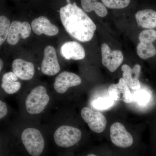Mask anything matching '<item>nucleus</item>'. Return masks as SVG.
Returning a JSON list of instances; mask_svg holds the SVG:
<instances>
[{
  "label": "nucleus",
  "instance_id": "f257e3e1",
  "mask_svg": "<svg viewBox=\"0 0 156 156\" xmlns=\"http://www.w3.org/2000/svg\"><path fill=\"white\" fill-rule=\"evenodd\" d=\"M59 15L65 29L71 36L82 42L92 40L96 30V25L75 3H69L62 7Z\"/></svg>",
  "mask_w": 156,
  "mask_h": 156
},
{
  "label": "nucleus",
  "instance_id": "f03ea898",
  "mask_svg": "<svg viewBox=\"0 0 156 156\" xmlns=\"http://www.w3.org/2000/svg\"><path fill=\"white\" fill-rule=\"evenodd\" d=\"M50 99L46 87L41 85L37 86L24 98V110L30 115L41 114L50 104Z\"/></svg>",
  "mask_w": 156,
  "mask_h": 156
},
{
  "label": "nucleus",
  "instance_id": "7ed1b4c3",
  "mask_svg": "<svg viewBox=\"0 0 156 156\" xmlns=\"http://www.w3.org/2000/svg\"><path fill=\"white\" fill-rule=\"evenodd\" d=\"M23 144L32 156H40L45 147L44 138L41 131L34 127L26 128L21 133Z\"/></svg>",
  "mask_w": 156,
  "mask_h": 156
},
{
  "label": "nucleus",
  "instance_id": "20e7f679",
  "mask_svg": "<svg viewBox=\"0 0 156 156\" xmlns=\"http://www.w3.org/2000/svg\"><path fill=\"white\" fill-rule=\"evenodd\" d=\"M82 137V132L79 128L68 125L59 126L53 134L54 142L62 148L74 146L80 142Z\"/></svg>",
  "mask_w": 156,
  "mask_h": 156
},
{
  "label": "nucleus",
  "instance_id": "39448f33",
  "mask_svg": "<svg viewBox=\"0 0 156 156\" xmlns=\"http://www.w3.org/2000/svg\"><path fill=\"white\" fill-rule=\"evenodd\" d=\"M111 141L116 147L122 149H128L134 145L133 136L120 122L113 124L110 128Z\"/></svg>",
  "mask_w": 156,
  "mask_h": 156
},
{
  "label": "nucleus",
  "instance_id": "423d86ee",
  "mask_svg": "<svg viewBox=\"0 0 156 156\" xmlns=\"http://www.w3.org/2000/svg\"><path fill=\"white\" fill-rule=\"evenodd\" d=\"M81 115L90 129L95 133H101L106 128V118L99 112L94 111L90 108L85 107L81 110Z\"/></svg>",
  "mask_w": 156,
  "mask_h": 156
},
{
  "label": "nucleus",
  "instance_id": "0eeeda50",
  "mask_svg": "<svg viewBox=\"0 0 156 156\" xmlns=\"http://www.w3.org/2000/svg\"><path fill=\"white\" fill-rule=\"evenodd\" d=\"M101 51L102 64L111 72H115L122 63V53L119 50H112L106 44L101 45Z\"/></svg>",
  "mask_w": 156,
  "mask_h": 156
},
{
  "label": "nucleus",
  "instance_id": "6e6552de",
  "mask_svg": "<svg viewBox=\"0 0 156 156\" xmlns=\"http://www.w3.org/2000/svg\"><path fill=\"white\" fill-rule=\"evenodd\" d=\"M82 83L81 78L74 73L62 72L55 78L53 87L58 94L66 93L71 87L79 86Z\"/></svg>",
  "mask_w": 156,
  "mask_h": 156
},
{
  "label": "nucleus",
  "instance_id": "1a4fd4ad",
  "mask_svg": "<svg viewBox=\"0 0 156 156\" xmlns=\"http://www.w3.org/2000/svg\"><path fill=\"white\" fill-rule=\"evenodd\" d=\"M44 58L41 66L42 73L46 75H56L60 70L57 54L53 46H47L44 50Z\"/></svg>",
  "mask_w": 156,
  "mask_h": 156
},
{
  "label": "nucleus",
  "instance_id": "9d476101",
  "mask_svg": "<svg viewBox=\"0 0 156 156\" xmlns=\"http://www.w3.org/2000/svg\"><path fill=\"white\" fill-rule=\"evenodd\" d=\"M31 29L30 24L27 21H13L11 23L7 42L11 45L17 44L20 38L25 39L30 37Z\"/></svg>",
  "mask_w": 156,
  "mask_h": 156
},
{
  "label": "nucleus",
  "instance_id": "9b49d317",
  "mask_svg": "<svg viewBox=\"0 0 156 156\" xmlns=\"http://www.w3.org/2000/svg\"><path fill=\"white\" fill-rule=\"evenodd\" d=\"M110 97L114 101H122L126 103H131L133 101V96L130 88L123 78L119 80L117 84H112L108 87Z\"/></svg>",
  "mask_w": 156,
  "mask_h": 156
},
{
  "label": "nucleus",
  "instance_id": "f8f14e48",
  "mask_svg": "<svg viewBox=\"0 0 156 156\" xmlns=\"http://www.w3.org/2000/svg\"><path fill=\"white\" fill-rule=\"evenodd\" d=\"M31 27L34 32L37 35L44 34L47 36L52 37L58 33V27L52 24L45 16H41L33 20Z\"/></svg>",
  "mask_w": 156,
  "mask_h": 156
},
{
  "label": "nucleus",
  "instance_id": "ddd939ff",
  "mask_svg": "<svg viewBox=\"0 0 156 156\" xmlns=\"http://www.w3.org/2000/svg\"><path fill=\"white\" fill-rule=\"evenodd\" d=\"M12 68L13 72L22 80H30L34 75L35 68L33 63L21 58L14 60Z\"/></svg>",
  "mask_w": 156,
  "mask_h": 156
},
{
  "label": "nucleus",
  "instance_id": "4468645a",
  "mask_svg": "<svg viewBox=\"0 0 156 156\" xmlns=\"http://www.w3.org/2000/svg\"><path fill=\"white\" fill-rule=\"evenodd\" d=\"M60 54L68 60H82L86 56L83 48L80 44L76 41L65 43L60 48Z\"/></svg>",
  "mask_w": 156,
  "mask_h": 156
},
{
  "label": "nucleus",
  "instance_id": "2eb2a0df",
  "mask_svg": "<svg viewBox=\"0 0 156 156\" xmlns=\"http://www.w3.org/2000/svg\"><path fill=\"white\" fill-rule=\"evenodd\" d=\"M123 79L129 88L134 90H138L140 87L139 80L141 71V66L136 64L131 68L127 64L123 65L122 67Z\"/></svg>",
  "mask_w": 156,
  "mask_h": 156
},
{
  "label": "nucleus",
  "instance_id": "dca6fc26",
  "mask_svg": "<svg viewBox=\"0 0 156 156\" xmlns=\"http://www.w3.org/2000/svg\"><path fill=\"white\" fill-rule=\"evenodd\" d=\"M136 23L143 28L156 27V12L151 9H145L137 11L135 14Z\"/></svg>",
  "mask_w": 156,
  "mask_h": 156
},
{
  "label": "nucleus",
  "instance_id": "f3484780",
  "mask_svg": "<svg viewBox=\"0 0 156 156\" xmlns=\"http://www.w3.org/2000/svg\"><path fill=\"white\" fill-rule=\"evenodd\" d=\"M18 78L13 72H9L3 75L1 87L7 94L13 95L17 93L21 88Z\"/></svg>",
  "mask_w": 156,
  "mask_h": 156
},
{
  "label": "nucleus",
  "instance_id": "a211bd4d",
  "mask_svg": "<svg viewBox=\"0 0 156 156\" xmlns=\"http://www.w3.org/2000/svg\"><path fill=\"white\" fill-rule=\"evenodd\" d=\"M81 2L82 8L86 12L89 13L94 11L100 17H105L107 14L105 6L98 0H81Z\"/></svg>",
  "mask_w": 156,
  "mask_h": 156
},
{
  "label": "nucleus",
  "instance_id": "6ab92c4d",
  "mask_svg": "<svg viewBox=\"0 0 156 156\" xmlns=\"http://www.w3.org/2000/svg\"><path fill=\"white\" fill-rule=\"evenodd\" d=\"M138 56L143 59H147L155 56L156 49L153 43L140 42L136 47Z\"/></svg>",
  "mask_w": 156,
  "mask_h": 156
},
{
  "label": "nucleus",
  "instance_id": "aec40b11",
  "mask_svg": "<svg viewBox=\"0 0 156 156\" xmlns=\"http://www.w3.org/2000/svg\"><path fill=\"white\" fill-rule=\"evenodd\" d=\"M9 20L5 16L0 17V45L2 44L8 38L11 27Z\"/></svg>",
  "mask_w": 156,
  "mask_h": 156
},
{
  "label": "nucleus",
  "instance_id": "412c9836",
  "mask_svg": "<svg viewBox=\"0 0 156 156\" xmlns=\"http://www.w3.org/2000/svg\"><path fill=\"white\" fill-rule=\"evenodd\" d=\"M101 1L104 5L109 9H120L128 7L131 0H101Z\"/></svg>",
  "mask_w": 156,
  "mask_h": 156
},
{
  "label": "nucleus",
  "instance_id": "4be33fe9",
  "mask_svg": "<svg viewBox=\"0 0 156 156\" xmlns=\"http://www.w3.org/2000/svg\"><path fill=\"white\" fill-rule=\"evenodd\" d=\"M114 101L110 97L99 98L93 102V106L98 109H106L112 106Z\"/></svg>",
  "mask_w": 156,
  "mask_h": 156
},
{
  "label": "nucleus",
  "instance_id": "5701e85b",
  "mask_svg": "<svg viewBox=\"0 0 156 156\" xmlns=\"http://www.w3.org/2000/svg\"><path fill=\"white\" fill-rule=\"evenodd\" d=\"M133 96V100L142 105L147 104L151 99L150 93L144 90L137 91Z\"/></svg>",
  "mask_w": 156,
  "mask_h": 156
},
{
  "label": "nucleus",
  "instance_id": "b1692460",
  "mask_svg": "<svg viewBox=\"0 0 156 156\" xmlns=\"http://www.w3.org/2000/svg\"><path fill=\"white\" fill-rule=\"evenodd\" d=\"M138 38L140 42L153 43L156 40V31L152 29L142 31Z\"/></svg>",
  "mask_w": 156,
  "mask_h": 156
},
{
  "label": "nucleus",
  "instance_id": "393cba45",
  "mask_svg": "<svg viewBox=\"0 0 156 156\" xmlns=\"http://www.w3.org/2000/svg\"><path fill=\"white\" fill-rule=\"evenodd\" d=\"M8 108L5 102L3 101L0 100V119H3L8 113Z\"/></svg>",
  "mask_w": 156,
  "mask_h": 156
},
{
  "label": "nucleus",
  "instance_id": "a878e982",
  "mask_svg": "<svg viewBox=\"0 0 156 156\" xmlns=\"http://www.w3.org/2000/svg\"><path fill=\"white\" fill-rule=\"evenodd\" d=\"M3 66H4V62L2 59H0V71H2V69Z\"/></svg>",
  "mask_w": 156,
  "mask_h": 156
},
{
  "label": "nucleus",
  "instance_id": "bb28decb",
  "mask_svg": "<svg viewBox=\"0 0 156 156\" xmlns=\"http://www.w3.org/2000/svg\"><path fill=\"white\" fill-rule=\"evenodd\" d=\"M154 152L155 154L156 155V142H154Z\"/></svg>",
  "mask_w": 156,
  "mask_h": 156
},
{
  "label": "nucleus",
  "instance_id": "cd10ccee",
  "mask_svg": "<svg viewBox=\"0 0 156 156\" xmlns=\"http://www.w3.org/2000/svg\"><path fill=\"white\" fill-rule=\"evenodd\" d=\"M87 156H99V155H98L94 153H90L88 154V155Z\"/></svg>",
  "mask_w": 156,
  "mask_h": 156
}]
</instances>
